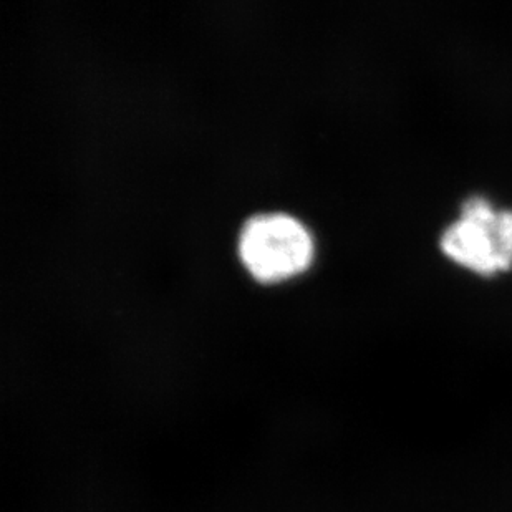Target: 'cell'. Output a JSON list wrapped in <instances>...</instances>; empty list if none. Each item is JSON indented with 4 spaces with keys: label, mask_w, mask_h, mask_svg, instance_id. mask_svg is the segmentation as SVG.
<instances>
[{
    "label": "cell",
    "mask_w": 512,
    "mask_h": 512,
    "mask_svg": "<svg viewBox=\"0 0 512 512\" xmlns=\"http://www.w3.org/2000/svg\"><path fill=\"white\" fill-rule=\"evenodd\" d=\"M440 246L451 261L493 276L512 267V209L483 196L466 199L458 218L443 231Z\"/></svg>",
    "instance_id": "cell-1"
},
{
    "label": "cell",
    "mask_w": 512,
    "mask_h": 512,
    "mask_svg": "<svg viewBox=\"0 0 512 512\" xmlns=\"http://www.w3.org/2000/svg\"><path fill=\"white\" fill-rule=\"evenodd\" d=\"M312 254L309 232L287 214H261L249 219L239 237L241 261L262 282L299 274L309 266Z\"/></svg>",
    "instance_id": "cell-2"
}]
</instances>
